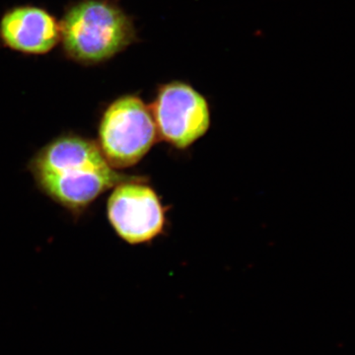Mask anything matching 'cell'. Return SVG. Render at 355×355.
Returning a JSON list of instances; mask_svg holds the SVG:
<instances>
[{"instance_id":"7a4b0ae2","label":"cell","mask_w":355,"mask_h":355,"mask_svg":"<svg viewBox=\"0 0 355 355\" xmlns=\"http://www.w3.org/2000/svg\"><path fill=\"white\" fill-rule=\"evenodd\" d=\"M137 40L132 18L112 0H81L60 22L65 55L81 64L107 62Z\"/></svg>"},{"instance_id":"5b68a950","label":"cell","mask_w":355,"mask_h":355,"mask_svg":"<svg viewBox=\"0 0 355 355\" xmlns=\"http://www.w3.org/2000/svg\"><path fill=\"white\" fill-rule=\"evenodd\" d=\"M107 217L123 241L146 244L164 230L166 207L157 193L137 177L114 187L107 200Z\"/></svg>"},{"instance_id":"8992f818","label":"cell","mask_w":355,"mask_h":355,"mask_svg":"<svg viewBox=\"0 0 355 355\" xmlns=\"http://www.w3.org/2000/svg\"><path fill=\"white\" fill-rule=\"evenodd\" d=\"M0 41L24 55H46L60 42V23L42 7H13L0 19Z\"/></svg>"},{"instance_id":"277c9868","label":"cell","mask_w":355,"mask_h":355,"mask_svg":"<svg viewBox=\"0 0 355 355\" xmlns=\"http://www.w3.org/2000/svg\"><path fill=\"white\" fill-rule=\"evenodd\" d=\"M149 106L159 139L175 148H189L209 132V102L191 84L179 80L161 84Z\"/></svg>"},{"instance_id":"6da1fadb","label":"cell","mask_w":355,"mask_h":355,"mask_svg":"<svg viewBox=\"0 0 355 355\" xmlns=\"http://www.w3.org/2000/svg\"><path fill=\"white\" fill-rule=\"evenodd\" d=\"M38 190L76 220L107 191L137 177L114 169L96 140L64 132L40 148L27 164Z\"/></svg>"},{"instance_id":"3957f363","label":"cell","mask_w":355,"mask_h":355,"mask_svg":"<svg viewBox=\"0 0 355 355\" xmlns=\"http://www.w3.org/2000/svg\"><path fill=\"white\" fill-rule=\"evenodd\" d=\"M97 133L100 150L116 170L137 165L159 139L150 106L135 94L110 103L100 116Z\"/></svg>"}]
</instances>
